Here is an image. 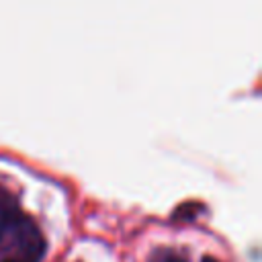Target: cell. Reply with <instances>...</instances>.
<instances>
[{"mask_svg": "<svg viewBox=\"0 0 262 262\" xmlns=\"http://www.w3.org/2000/svg\"><path fill=\"white\" fill-rule=\"evenodd\" d=\"M0 205H2V190H0Z\"/></svg>", "mask_w": 262, "mask_h": 262, "instance_id": "obj_5", "label": "cell"}, {"mask_svg": "<svg viewBox=\"0 0 262 262\" xmlns=\"http://www.w3.org/2000/svg\"><path fill=\"white\" fill-rule=\"evenodd\" d=\"M203 262H219V260H215V258H209V256H207V258H203Z\"/></svg>", "mask_w": 262, "mask_h": 262, "instance_id": "obj_3", "label": "cell"}, {"mask_svg": "<svg viewBox=\"0 0 262 262\" xmlns=\"http://www.w3.org/2000/svg\"><path fill=\"white\" fill-rule=\"evenodd\" d=\"M149 262H186V258L176 254V252H172V250H160V252H156L151 256Z\"/></svg>", "mask_w": 262, "mask_h": 262, "instance_id": "obj_2", "label": "cell"}, {"mask_svg": "<svg viewBox=\"0 0 262 262\" xmlns=\"http://www.w3.org/2000/svg\"><path fill=\"white\" fill-rule=\"evenodd\" d=\"M2 262H20V260H16V258H8V260H2Z\"/></svg>", "mask_w": 262, "mask_h": 262, "instance_id": "obj_4", "label": "cell"}, {"mask_svg": "<svg viewBox=\"0 0 262 262\" xmlns=\"http://www.w3.org/2000/svg\"><path fill=\"white\" fill-rule=\"evenodd\" d=\"M0 246L18 254L20 262H37L43 254V237L23 213L8 209L0 217Z\"/></svg>", "mask_w": 262, "mask_h": 262, "instance_id": "obj_1", "label": "cell"}]
</instances>
